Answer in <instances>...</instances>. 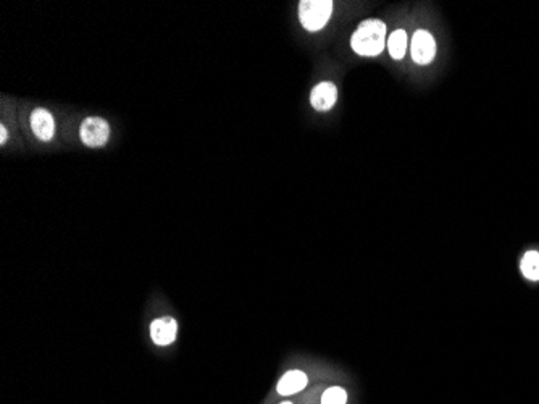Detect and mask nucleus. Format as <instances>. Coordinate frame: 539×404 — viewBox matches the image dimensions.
Returning a JSON list of instances; mask_svg holds the SVG:
<instances>
[{
  "label": "nucleus",
  "mask_w": 539,
  "mask_h": 404,
  "mask_svg": "<svg viewBox=\"0 0 539 404\" xmlns=\"http://www.w3.org/2000/svg\"><path fill=\"white\" fill-rule=\"evenodd\" d=\"M410 54H412L413 62L418 63V65H428V63L435 60L436 40L433 38V34L425 31V29L415 31L412 44H410Z\"/></svg>",
  "instance_id": "20e7f679"
},
{
  "label": "nucleus",
  "mask_w": 539,
  "mask_h": 404,
  "mask_svg": "<svg viewBox=\"0 0 539 404\" xmlns=\"http://www.w3.org/2000/svg\"><path fill=\"white\" fill-rule=\"evenodd\" d=\"M283 404H291V403H283Z\"/></svg>",
  "instance_id": "ddd939ff"
},
{
  "label": "nucleus",
  "mask_w": 539,
  "mask_h": 404,
  "mask_svg": "<svg viewBox=\"0 0 539 404\" xmlns=\"http://www.w3.org/2000/svg\"><path fill=\"white\" fill-rule=\"evenodd\" d=\"M348 403V393L339 386L328 388L321 396V404H345Z\"/></svg>",
  "instance_id": "9b49d317"
},
{
  "label": "nucleus",
  "mask_w": 539,
  "mask_h": 404,
  "mask_svg": "<svg viewBox=\"0 0 539 404\" xmlns=\"http://www.w3.org/2000/svg\"><path fill=\"white\" fill-rule=\"evenodd\" d=\"M335 4L331 0H302L299 4V20L310 33L321 31L330 21Z\"/></svg>",
  "instance_id": "f03ea898"
},
{
  "label": "nucleus",
  "mask_w": 539,
  "mask_h": 404,
  "mask_svg": "<svg viewBox=\"0 0 539 404\" xmlns=\"http://www.w3.org/2000/svg\"><path fill=\"white\" fill-rule=\"evenodd\" d=\"M521 273L525 275L528 280H533V282H538L539 280V253L536 251H530L523 256L520 263Z\"/></svg>",
  "instance_id": "9d476101"
},
{
  "label": "nucleus",
  "mask_w": 539,
  "mask_h": 404,
  "mask_svg": "<svg viewBox=\"0 0 539 404\" xmlns=\"http://www.w3.org/2000/svg\"><path fill=\"white\" fill-rule=\"evenodd\" d=\"M178 333V324L173 317H160L155 319L150 324V337L152 342L158 346H168L174 342Z\"/></svg>",
  "instance_id": "0eeeda50"
},
{
  "label": "nucleus",
  "mask_w": 539,
  "mask_h": 404,
  "mask_svg": "<svg viewBox=\"0 0 539 404\" xmlns=\"http://www.w3.org/2000/svg\"><path fill=\"white\" fill-rule=\"evenodd\" d=\"M388 49L394 60H402L407 50V33L404 29H396L388 38Z\"/></svg>",
  "instance_id": "1a4fd4ad"
},
{
  "label": "nucleus",
  "mask_w": 539,
  "mask_h": 404,
  "mask_svg": "<svg viewBox=\"0 0 539 404\" xmlns=\"http://www.w3.org/2000/svg\"><path fill=\"white\" fill-rule=\"evenodd\" d=\"M338 87L331 81H323L316 84L310 92V104L316 112H328L336 105Z\"/></svg>",
  "instance_id": "423d86ee"
},
{
  "label": "nucleus",
  "mask_w": 539,
  "mask_h": 404,
  "mask_svg": "<svg viewBox=\"0 0 539 404\" xmlns=\"http://www.w3.org/2000/svg\"><path fill=\"white\" fill-rule=\"evenodd\" d=\"M7 139H9V131H7V128H5V125H0V144H5V143H7Z\"/></svg>",
  "instance_id": "f8f14e48"
},
{
  "label": "nucleus",
  "mask_w": 539,
  "mask_h": 404,
  "mask_svg": "<svg viewBox=\"0 0 539 404\" xmlns=\"http://www.w3.org/2000/svg\"><path fill=\"white\" fill-rule=\"evenodd\" d=\"M29 125H31V131L39 141L49 143L55 136V120L49 110L38 107L31 112L29 116Z\"/></svg>",
  "instance_id": "39448f33"
},
{
  "label": "nucleus",
  "mask_w": 539,
  "mask_h": 404,
  "mask_svg": "<svg viewBox=\"0 0 539 404\" xmlns=\"http://www.w3.org/2000/svg\"><path fill=\"white\" fill-rule=\"evenodd\" d=\"M309 383V378L304 372L301 371H289L288 373H284L283 378L278 382V393L279 395H294L299 393V391L304 390Z\"/></svg>",
  "instance_id": "6e6552de"
},
{
  "label": "nucleus",
  "mask_w": 539,
  "mask_h": 404,
  "mask_svg": "<svg viewBox=\"0 0 539 404\" xmlns=\"http://www.w3.org/2000/svg\"><path fill=\"white\" fill-rule=\"evenodd\" d=\"M386 25L382 20L362 21L350 38V48L360 57H377L388 45L386 40Z\"/></svg>",
  "instance_id": "f257e3e1"
},
{
  "label": "nucleus",
  "mask_w": 539,
  "mask_h": 404,
  "mask_svg": "<svg viewBox=\"0 0 539 404\" xmlns=\"http://www.w3.org/2000/svg\"><path fill=\"white\" fill-rule=\"evenodd\" d=\"M81 143L87 148H104L110 139V125L101 116H87L79 126Z\"/></svg>",
  "instance_id": "7ed1b4c3"
}]
</instances>
